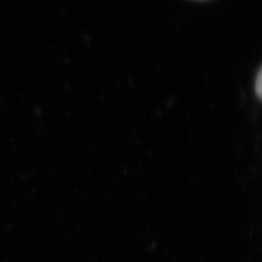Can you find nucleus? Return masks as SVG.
I'll list each match as a JSON object with an SVG mask.
<instances>
[{
    "label": "nucleus",
    "instance_id": "1",
    "mask_svg": "<svg viewBox=\"0 0 262 262\" xmlns=\"http://www.w3.org/2000/svg\"><path fill=\"white\" fill-rule=\"evenodd\" d=\"M261 82H262V76H261V70H260V71L258 72L257 80H256V92H257V95H258L259 98L261 97V89H262Z\"/></svg>",
    "mask_w": 262,
    "mask_h": 262
}]
</instances>
